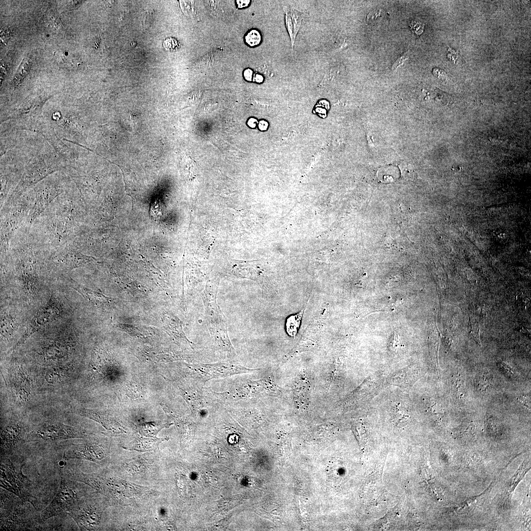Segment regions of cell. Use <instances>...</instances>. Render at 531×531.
<instances>
[{
    "instance_id": "cell-1",
    "label": "cell",
    "mask_w": 531,
    "mask_h": 531,
    "mask_svg": "<svg viewBox=\"0 0 531 531\" xmlns=\"http://www.w3.org/2000/svg\"><path fill=\"white\" fill-rule=\"evenodd\" d=\"M39 221L34 231L37 244L59 248L72 243L79 231V226L67 222L49 212Z\"/></svg>"
},
{
    "instance_id": "cell-2",
    "label": "cell",
    "mask_w": 531,
    "mask_h": 531,
    "mask_svg": "<svg viewBox=\"0 0 531 531\" xmlns=\"http://www.w3.org/2000/svg\"><path fill=\"white\" fill-rule=\"evenodd\" d=\"M34 201L32 194H22L5 202L1 210V247L7 250L9 240L28 213L31 212Z\"/></svg>"
},
{
    "instance_id": "cell-3",
    "label": "cell",
    "mask_w": 531,
    "mask_h": 531,
    "mask_svg": "<svg viewBox=\"0 0 531 531\" xmlns=\"http://www.w3.org/2000/svg\"><path fill=\"white\" fill-rule=\"evenodd\" d=\"M65 180L49 177L40 181L33 188L34 201L29 222L32 224L52 202L64 192Z\"/></svg>"
},
{
    "instance_id": "cell-4",
    "label": "cell",
    "mask_w": 531,
    "mask_h": 531,
    "mask_svg": "<svg viewBox=\"0 0 531 531\" xmlns=\"http://www.w3.org/2000/svg\"><path fill=\"white\" fill-rule=\"evenodd\" d=\"M77 491L70 481L62 479L59 489L52 502L41 512V519L49 518L64 513H68L78 504Z\"/></svg>"
},
{
    "instance_id": "cell-5",
    "label": "cell",
    "mask_w": 531,
    "mask_h": 531,
    "mask_svg": "<svg viewBox=\"0 0 531 531\" xmlns=\"http://www.w3.org/2000/svg\"><path fill=\"white\" fill-rule=\"evenodd\" d=\"M70 191L59 195L51 204L47 212L67 222L77 225L82 221V203L77 192Z\"/></svg>"
},
{
    "instance_id": "cell-6",
    "label": "cell",
    "mask_w": 531,
    "mask_h": 531,
    "mask_svg": "<svg viewBox=\"0 0 531 531\" xmlns=\"http://www.w3.org/2000/svg\"><path fill=\"white\" fill-rule=\"evenodd\" d=\"M22 466L16 467L9 460L1 464L0 486L21 499L29 500L27 479L22 472Z\"/></svg>"
},
{
    "instance_id": "cell-7",
    "label": "cell",
    "mask_w": 531,
    "mask_h": 531,
    "mask_svg": "<svg viewBox=\"0 0 531 531\" xmlns=\"http://www.w3.org/2000/svg\"><path fill=\"white\" fill-rule=\"evenodd\" d=\"M50 260L53 266L59 270L70 271L84 266L95 259L83 254L70 243L56 249Z\"/></svg>"
},
{
    "instance_id": "cell-8",
    "label": "cell",
    "mask_w": 531,
    "mask_h": 531,
    "mask_svg": "<svg viewBox=\"0 0 531 531\" xmlns=\"http://www.w3.org/2000/svg\"><path fill=\"white\" fill-rule=\"evenodd\" d=\"M59 315L58 305L54 298L51 297L47 304L39 309L32 318L23 336L12 350L18 348L32 334L54 321Z\"/></svg>"
},
{
    "instance_id": "cell-9",
    "label": "cell",
    "mask_w": 531,
    "mask_h": 531,
    "mask_svg": "<svg viewBox=\"0 0 531 531\" xmlns=\"http://www.w3.org/2000/svg\"><path fill=\"white\" fill-rule=\"evenodd\" d=\"M37 267L36 258L31 249L24 247L20 254V275L24 287L31 295L36 293L38 285Z\"/></svg>"
},
{
    "instance_id": "cell-10",
    "label": "cell",
    "mask_w": 531,
    "mask_h": 531,
    "mask_svg": "<svg viewBox=\"0 0 531 531\" xmlns=\"http://www.w3.org/2000/svg\"><path fill=\"white\" fill-rule=\"evenodd\" d=\"M36 436L45 441L62 440L81 437L77 430L63 424H47L38 429Z\"/></svg>"
},
{
    "instance_id": "cell-11",
    "label": "cell",
    "mask_w": 531,
    "mask_h": 531,
    "mask_svg": "<svg viewBox=\"0 0 531 531\" xmlns=\"http://www.w3.org/2000/svg\"><path fill=\"white\" fill-rule=\"evenodd\" d=\"M104 453L102 447L94 444H80L73 445L67 449L64 453L63 458L84 459L94 462L102 460Z\"/></svg>"
},
{
    "instance_id": "cell-12",
    "label": "cell",
    "mask_w": 531,
    "mask_h": 531,
    "mask_svg": "<svg viewBox=\"0 0 531 531\" xmlns=\"http://www.w3.org/2000/svg\"><path fill=\"white\" fill-rule=\"evenodd\" d=\"M68 513L81 530H91L99 523L98 512L89 506L81 507L78 504Z\"/></svg>"
},
{
    "instance_id": "cell-13",
    "label": "cell",
    "mask_w": 531,
    "mask_h": 531,
    "mask_svg": "<svg viewBox=\"0 0 531 531\" xmlns=\"http://www.w3.org/2000/svg\"><path fill=\"white\" fill-rule=\"evenodd\" d=\"M421 376V371L419 369L407 367L391 375L387 379L386 382L390 384L403 388L409 387Z\"/></svg>"
},
{
    "instance_id": "cell-14",
    "label": "cell",
    "mask_w": 531,
    "mask_h": 531,
    "mask_svg": "<svg viewBox=\"0 0 531 531\" xmlns=\"http://www.w3.org/2000/svg\"><path fill=\"white\" fill-rule=\"evenodd\" d=\"M14 390L17 398L21 401H27L30 397L31 384L27 372L22 368L16 371L14 379Z\"/></svg>"
},
{
    "instance_id": "cell-15",
    "label": "cell",
    "mask_w": 531,
    "mask_h": 531,
    "mask_svg": "<svg viewBox=\"0 0 531 531\" xmlns=\"http://www.w3.org/2000/svg\"><path fill=\"white\" fill-rule=\"evenodd\" d=\"M244 367L241 366H232L224 365H215L209 367L205 366L204 370H199L205 377L208 378H215L227 377L235 374L244 373Z\"/></svg>"
},
{
    "instance_id": "cell-16",
    "label": "cell",
    "mask_w": 531,
    "mask_h": 531,
    "mask_svg": "<svg viewBox=\"0 0 531 531\" xmlns=\"http://www.w3.org/2000/svg\"><path fill=\"white\" fill-rule=\"evenodd\" d=\"M71 282L73 285L72 287L93 304L100 307H105L111 303L110 298L101 293L83 287L74 280H72Z\"/></svg>"
},
{
    "instance_id": "cell-17",
    "label": "cell",
    "mask_w": 531,
    "mask_h": 531,
    "mask_svg": "<svg viewBox=\"0 0 531 531\" xmlns=\"http://www.w3.org/2000/svg\"><path fill=\"white\" fill-rule=\"evenodd\" d=\"M285 23L293 47L296 35L300 27L302 18L298 11L287 8L285 10Z\"/></svg>"
},
{
    "instance_id": "cell-18",
    "label": "cell",
    "mask_w": 531,
    "mask_h": 531,
    "mask_svg": "<svg viewBox=\"0 0 531 531\" xmlns=\"http://www.w3.org/2000/svg\"><path fill=\"white\" fill-rule=\"evenodd\" d=\"M81 414L99 423L108 430L116 432H118V430H120L118 424L111 417L105 414L87 410L82 411Z\"/></svg>"
},
{
    "instance_id": "cell-19",
    "label": "cell",
    "mask_w": 531,
    "mask_h": 531,
    "mask_svg": "<svg viewBox=\"0 0 531 531\" xmlns=\"http://www.w3.org/2000/svg\"><path fill=\"white\" fill-rule=\"evenodd\" d=\"M21 432L18 424H11L6 427L1 432L2 445L10 448L18 442Z\"/></svg>"
},
{
    "instance_id": "cell-20",
    "label": "cell",
    "mask_w": 531,
    "mask_h": 531,
    "mask_svg": "<svg viewBox=\"0 0 531 531\" xmlns=\"http://www.w3.org/2000/svg\"><path fill=\"white\" fill-rule=\"evenodd\" d=\"M392 414L393 421L397 426L406 425L411 417L409 411L401 403H398L393 406Z\"/></svg>"
},
{
    "instance_id": "cell-21",
    "label": "cell",
    "mask_w": 531,
    "mask_h": 531,
    "mask_svg": "<svg viewBox=\"0 0 531 531\" xmlns=\"http://www.w3.org/2000/svg\"><path fill=\"white\" fill-rule=\"evenodd\" d=\"M17 324L14 318L11 315H1L0 323V335L3 339H9L14 333Z\"/></svg>"
},
{
    "instance_id": "cell-22",
    "label": "cell",
    "mask_w": 531,
    "mask_h": 531,
    "mask_svg": "<svg viewBox=\"0 0 531 531\" xmlns=\"http://www.w3.org/2000/svg\"><path fill=\"white\" fill-rule=\"evenodd\" d=\"M162 441H163V439H162L141 437L136 440L132 444V448L130 449L141 451H150L156 449L159 443Z\"/></svg>"
},
{
    "instance_id": "cell-23",
    "label": "cell",
    "mask_w": 531,
    "mask_h": 531,
    "mask_svg": "<svg viewBox=\"0 0 531 531\" xmlns=\"http://www.w3.org/2000/svg\"><path fill=\"white\" fill-rule=\"evenodd\" d=\"M303 308L299 312L290 316L286 321V329L289 335L295 337L300 325L302 317L305 310Z\"/></svg>"
},
{
    "instance_id": "cell-24",
    "label": "cell",
    "mask_w": 531,
    "mask_h": 531,
    "mask_svg": "<svg viewBox=\"0 0 531 531\" xmlns=\"http://www.w3.org/2000/svg\"><path fill=\"white\" fill-rule=\"evenodd\" d=\"M491 379L490 375L483 372L478 374L475 379V387L479 392L485 391L490 386Z\"/></svg>"
},
{
    "instance_id": "cell-25",
    "label": "cell",
    "mask_w": 531,
    "mask_h": 531,
    "mask_svg": "<svg viewBox=\"0 0 531 531\" xmlns=\"http://www.w3.org/2000/svg\"><path fill=\"white\" fill-rule=\"evenodd\" d=\"M246 43L251 46L258 45L261 41V35L256 30H252L248 32L245 36Z\"/></svg>"
},
{
    "instance_id": "cell-26",
    "label": "cell",
    "mask_w": 531,
    "mask_h": 531,
    "mask_svg": "<svg viewBox=\"0 0 531 531\" xmlns=\"http://www.w3.org/2000/svg\"><path fill=\"white\" fill-rule=\"evenodd\" d=\"M452 387L454 394H456L458 397L460 396L462 397L464 385L461 377L456 376L453 378L452 382Z\"/></svg>"
},
{
    "instance_id": "cell-27",
    "label": "cell",
    "mask_w": 531,
    "mask_h": 531,
    "mask_svg": "<svg viewBox=\"0 0 531 531\" xmlns=\"http://www.w3.org/2000/svg\"><path fill=\"white\" fill-rule=\"evenodd\" d=\"M474 433V426L471 423H465L459 429L458 434L461 437H471Z\"/></svg>"
},
{
    "instance_id": "cell-28",
    "label": "cell",
    "mask_w": 531,
    "mask_h": 531,
    "mask_svg": "<svg viewBox=\"0 0 531 531\" xmlns=\"http://www.w3.org/2000/svg\"><path fill=\"white\" fill-rule=\"evenodd\" d=\"M62 372L57 369H52L48 370L46 373V379L50 383H53L59 380L62 376Z\"/></svg>"
},
{
    "instance_id": "cell-29",
    "label": "cell",
    "mask_w": 531,
    "mask_h": 531,
    "mask_svg": "<svg viewBox=\"0 0 531 531\" xmlns=\"http://www.w3.org/2000/svg\"><path fill=\"white\" fill-rule=\"evenodd\" d=\"M487 427L491 433L497 434L500 429V423L496 419L490 418L487 421Z\"/></svg>"
},
{
    "instance_id": "cell-30",
    "label": "cell",
    "mask_w": 531,
    "mask_h": 531,
    "mask_svg": "<svg viewBox=\"0 0 531 531\" xmlns=\"http://www.w3.org/2000/svg\"><path fill=\"white\" fill-rule=\"evenodd\" d=\"M163 47L168 50L174 51L178 47V43L175 39L169 38L164 40Z\"/></svg>"
},
{
    "instance_id": "cell-31",
    "label": "cell",
    "mask_w": 531,
    "mask_h": 531,
    "mask_svg": "<svg viewBox=\"0 0 531 531\" xmlns=\"http://www.w3.org/2000/svg\"><path fill=\"white\" fill-rule=\"evenodd\" d=\"M408 52L404 53L402 56L399 58L393 64L391 69L393 71L395 70L398 67L401 65L404 62L409 59Z\"/></svg>"
},
{
    "instance_id": "cell-32",
    "label": "cell",
    "mask_w": 531,
    "mask_h": 531,
    "mask_svg": "<svg viewBox=\"0 0 531 531\" xmlns=\"http://www.w3.org/2000/svg\"><path fill=\"white\" fill-rule=\"evenodd\" d=\"M518 401L528 410H531V397L529 394L522 395L518 398Z\"/></svg>"
},
{
    "instance_id": "cell-33",
    "label": "cell",
    "mask_w": 531,
    "mask_h": 531,
    "mask_svg": "<svg viewBox=\"0 0 531 531\" xmlns=\"http://www.w3.org/2000/svg\"><path fill=\"white\" fill-rule=\"evenodd\" d=\"M433 75L440 79L441 81H444L446 80L447 75L443 70L438 68H434L432 70Z\"/></svg>"
},
{
    "instance_id": "cell-34",
    "label": "cell",
    "mask_w": 531,
    "mask_h": 531,
    "mask_svg": "<svg viewBox=\"0 0 531 531\" xmlns=\"http://www.w3.org/2000/svg\"><path fill=\"white\" fill-rule=\"evenodd\" d=\"M498 365L501 370L506 375L510 377L514 375V373L511 368L504 362H500Z\"/></svg>"
},
{
    "instance_id": "cell-35",
    "label": "cell",
    "mask_w": 531,
    "mask_h": 531,
    "mask_svg": "<svg viewBox=\"0 0 531 531\" xmlns=\"http://www.w3.org/2000/svg\"><path fill=\"white\" fill-rule=\"evenodd\" d=\"M430 410L432 413L436 414H441L442 412V408L437 403H434L431 405L430 406Z\"/></svg>"
},
{
    "instance_id": "cell-36",
    "label": "cell",
    "mask_w": 531,
    "mask_h": 531,
    "mask_svg": "<svg viewBox=\"0 0 531 531\" xmlns=\"http://www.w3.org/2000/svg\"><path fill=\"white\" fill-rule=\"evenodd\" d=\"M9 37V34H8L7 29H1V30H0V39H1V40L3 42L5 43L6 42H7V41L8 40Z\"/></svg>"
},
{
    "instance_id": "cell-37",
    "label": "cell",
    "mask_w": 531,
    "mask_h": 531,
    "mask_svg": "<svg viewBox=\"0 0 531 531\" xmlns=\"http://www.w3.org/2000/svg\"><path fill=\"white\" fill-rule=\"evenodd\" d=\"M252 74L251 70L247 69L244 71V77L246 80L250 81L252 80Z\"/></svg>"
},
{
    "instance_id": "cell-38",
    "label": "cell",
    "mask_w": 531,
    "mask_h": 531,
    "mask_svg": "<svg viewBox=\"0 0 531 531\" xmlns=\"http://www.w3.org/2000/svg\"><path fill=\"white\" fill-rule=\"evenodd\" d=\"M249 0H236L237 5L239 8L247 6L249 3Z\"/></svg>"
},
{
    "instance_id": "cell-39",
    "label": "cell",
    "mask_w": 531,
    "mask_h": 531,
    "mask_svg": "<svg viewBox=\"0 0 531 531\" xmlns=\"http://www.w3.org/2000/svg\"><path fill=\"white\" fill-rule=\"evenodd\" d=\"M267 123L264 120H262L259 122V127L261 130H266L267 128Z\"/></svg>"
},
{
    "instance_id": "cell-40",
    "label": "cell",
    "mask_w": 531,
    "mask_h": 531,
    "mask_svg": "<svg viewBox=\"0 0 531 531\" xmlns=\"http://www.w3.org/2000/svg\"><path fill=\"white\" fill-rule=\"evenodd\" d=\"M257 124V120L254 118H250L248 122V124L251 127H255Z\"/></svg>"
},
{
    "instance_id": "cell-41",
    "label": "cell",
    "mask_w": 531,
    "mask_h": 531,
    "mask_svg": "<svg viewBox=\"0 0 531 531\" xmlns=\"http://www.w3.org/2000/svg\"><path fill=\"white\" fill-rule=\"evenodd\" d=\"M254 80L258 83H261L263 81V77L262 75L259 74H256L254 78Z\"/></svg>"
}]
</instances>
